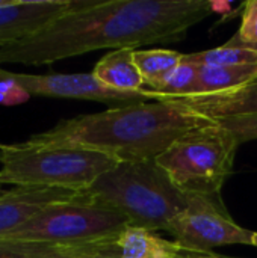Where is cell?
I'll list each match as a JSON object with an SVG mask.
<instances>
[{
    "label": "cell",
    "mask_w": 257,
    "mask_h": 258,
    "mask_svg": "<svg viewBox=\"0 0 257 258\" xmlns=\"http://www.w3.org/2000/svg\"><path fill=\"white\" fill-rule=\"evenodd\" d=\"M229 3L214 0L79 2L39 32L2 45L0 63L47 65L101 48L174 42Z\"/></svg>",
    "instance_id": "cell-1"
},
{
    "label": "cell",
    "mask_w": 257,
    "mask_h": 258,
    "mask_svg": "<svg viewBox=\"0 0 257 258\" xmlns=\"http://www.w3.org/2000/svg\"><path fill=\"white\" fill-rule=\"evenodd\" d=\"M214 122L176 100L142 101L62 119L29 141L103 153L117 162L161 156L176 139Z\"/></svg>",
    "instance_id": "cell-2"
},
{
    "label": "cell",
    "mask_w": 257,
    "mask_h": 258,
    "mask_svg": "<svg viewBox=\"0 0 257 258\" xmlns=\"http://www.w3.org/2000/svg\"><path fill=\"white\" fill-rule=\"evenodd\" d=\"M86 194L97 204L127 218L130 227L165 231L167 225L189 207V195L180 192L156 159L120 162L101 174Z\"/></svg>",
    "instance_id": "cell-3"
},
{
    "label": "cell",
    "mask_w": 257,
    "mask_h": 258,
    "mask_svg": "<svg viewBox=\"0 0 257 258\" xmlns=\"http://www.w3.org/2000/svg\"><path fill=\"white\" fill-rule=\"evenodd\" d=\"M118 163L103 153L85 148L41 145L30 141L0 144V184L85 192Z\"/></svg>",
    "instance_id": "cell-4"
},
{
    "label": "cell",
    "mask_w": 257,
    "mask_h": 258,
    "mask_svg": "<svg viewBox=\"0 0 257 258\" xmlns=\"http://www.w3.org/2000/svg\"><path fill=\"white\" fill-rule=\"evenodd\" d=\"M238 147L236 138L214 121L176 139L156 162L185 195L215 198L232 174Z\"/></svg>",
    "instance_id": "cell-5"
},
{
    "label": "cell",
    "mask_w": 257,
    "mask_h": 258,
    "mask_svg": "<svg viewBox=\"0 0 257 258\" xmlns=\"http://www.w3.org/2000/svg\"><path fill=\"white\" fill-rule=\"evenodd\" d=\"M130 227L120 212L92 200L55 204L0 240H38L83 243L117 239Z\"/></svg>",
    "instance_id": "cell-6"
},
{
    "label": "cell",
    "mask_w": 257,
    "mask_h": 258,
    "mask_svg": "<svg viewBox=\"0 0 257 258\" xmlns=\"http://www.w3.org/2000/svg\"><path fill=\"white\" fill-rule=\"evenodd\" d=\"M174 242L191 251H211L226 245H251L254 231L238 225L211 197L189 195V207L165 228Z\"/></svg>",
    "instance_id": "cell-7"
},
{
    "label": "cell",
    "mask_w": 257,
    "mask_h": 258,
    "mask_svg": "<svg viewBox=\"0 0 257 258\" xmlns=\"http://www.w3.org/2000/svg\"><path fill=\"white\" fill-rule=\"evenodd\" d=\"M3 76L24 89L30 97H55V98H74L91 100L108 104H133L153 98L150 89L136 92L117 91L95 79L92 73H74V74H23L3 70Z\"/></svg>",
    "instance_id": "cell-8"
},
{
    "label": "cell",
    "mask_w": 257,
    "mask_h": 258,
    "mask_svg": "<svg viewBox=\"0 0 257 258\" xmlns=\"http://www.w3.org/2000/svg\"><path fill=\"white\" fill-rule=\"evenodd\" d=\"M91 200L85 192L55 189V187H14L0 198V239L26 224L44 209L71 203Z\"/></svg>",
    "instance_id": "cell-9"
},
{
    "label": "cell",
    "mask_w": 257,
    "mask_h": 258,
    "mask_svg": "<svg viewBox=\"0 0 257 258\" xmlns=\"http://www.w3.org/2000/svg\"><path fill=\"white\" fill-rule=\"evenodd\" d=\"M74 5L76 0H11L0 6V47L39 32Z\"/></svg>",
    "instance_id": "cell-10"
},
{
    "label": "cell",
    "mask_w": 257,
    "mask_h": 258,
    "mask_svg": "<svg viewBox=\"0 0 257 258\" xmlns=\"http://www.w3.org/2000/svg\"><path fill=\"white\" fill-rule=\"evenodd\" d=\"M117 239L83 243L0 240V258H121Z\"/></svg>",
    "instance_id": "cell-11"
},
{
    "label": "cell",
    "mask_w": 257,
    "mask_h": 258,
    "mask_svg": "<svg viewBox=\"0 0 257 258\" xmlns=\"http://www.w3.org/2000/svg\"><path fill=\"white\" fill-rule=\"evenodd\" d=\"M170 100H176L188 109L212 121L239 115H254L257 113V82L230 92L180 97Z\"/></svg>",
    "instance_id": "cell-12"
},
{
    "label": "cell",
    "mask_w": 257,
    "mask_h": 258,
    "mask_svg": "<svg viewBox=\"0 0 257 258\" xmlns=\"http://www.w3.org/2000/svg\"><path fill=\"white\" fill-rule=\"evenodd\" d=\"M117 243L121 258H186L191 251L155 231L138 227H127Z\"/></svg>",
    "instance_id": "cell-13"
},
{
    "label": "cell",
    "mask_w": 257,
    "mask_h": 258,
    "mask_svg": "<svg viewBox=\"0 0 257 258\" xmlns=\"http://www.w3.org/2000/svg\"><path fill=\"white\" fill-rule=\"evenodd\" d=\"M133 50L118 48L105 54L92 70L95 79L117 91L136 92L145 89V82L133 62Z\"/></svg>",
    "instance_id": "cell-14"
},
{
    "label": "cell",
    "mask_w": 257,
    "mask_h": 258,
    "mask_svg": "<svg viewBox=\"0 0 257 258\" xmlns=\"http://www.w3.org/2000/svg\"><path fill=\"white\" fill-rule=\"evenodd\" d=\"M254 82H257V63L221 67L204 65L198 67V80L194 95H214L230 92Z\"/></svg>",
    "instance_id": "cell-15"
},
{
    "label": "cell",
    "mask_w": 257,
    "mask_h": 258,
    "mask_svg": "<svg viewBox=\"0 0 257 258\" xmlns=\"http://www.w3.org/2000/svg\"><path fill=\"white\" fill-rule=\"evenodd\" d=\"M198 80V67L189 62H180L174 70L147 86L153 92L155 101L170 98L191 97L195 92Z\"/></svg>",
    "instance_id": "cell-16"
},
{
    "label": "cell",
    "mask_w": 257,
    "mask_h": 258,
    "mask_svg": "<svg viewBox=\"0 0 257 258\" xmlns=\"http://www.w3.org/2000/svg\"><path fill=\"white\" fill-rule=\"evenodd\" d=\"M183 54L174 50L151 48V50H133V62L138 67L145 86L159 80L177 65H180Z\"/></svg>",
    "instance_id": "cell-17"
},
{
    "label": "cell",
    "mask_w": 257,
    "mask_h": 258,
    "mask_svg": "<svg viewBox=\"0 0 257 258\" xmlns=\"http://www.w3.org/2000/svg\"><path fill=\"white\" fill-rule=\"evenodd\" d=\"M183 62L194 63L197 67L204 65H242V63H257V51L242 47L224 44L217 48L183 54Z\"/></svg>",
    "instance_id": "cell-18"
},
{
    "label": "cell",
    "mask_w": 257,
    "mask_h": 258,
    "mask_svg": "<svg viewBox=\"0 0 257 258\" xmlns=\"http://www.w3.org/2000/svg\"><path fill=\"white\" fill-rule=\"evenodd\" d=\"M220 125L229 130L238 141V144H245L257 139V113L254 115H239L217 119Z\"/></svg>",
    "instance_id": "cell-19"
},
{
    "label": "cell",
    "mask_w": 257,
    "mask_h": 258,
    "mask_svg": "<svg viewBox=\"0 0 257 258\" xmlns=\"http://www.w3.org/2000/svg\"><path fill=\"white\" fill-rule=\"evenodd\" d=\"M257 42V0H248L244 5L242 20L236 35L227 44H256Z\"/></svg>",
    "instance_id": "cell-20"
},
{
    "label": "cell",
    "mask_w": 257,
    "mask_h": 258,
    "mask_svg": "<svg viewBox=\"0 0 257 258\" xmlns=\"http://www.w3.org/2000/svg\"><path fill=\"white\" fill-rule=\"evenodd\" d=\"M186 258H230V257H223V255H218L212 251H189L188 257Z\"/></svg>",
    "instance_id": "cell-21"
},
{
    "label": "cell",
    "mask_w": 257,
    "mask_h": 258,
    "mask_svg": "<svg viewBox=\"0 0 257 258\" xmlns=\"http://www.w3.org/2000/svg\"><path fill=\"white\" fill-rule=\"evenodd\" d=\"M226 44H227V42H226ZM229 45H232V44H229ZM235 45H242V47H247V48H251V50L257 51V42L256 44H235Z\"/></svg>",
    "instance_id": "cell-22"
},
{
    "label": "cell",
    "mask_w": 257,
    "mask_h": 258,
    "mask_svg": "<svg viewBox=\"0 0 257 258\" xmlns=\"http://www.w3.org/2000/svg\"><path fill=\"white\" fill-rule=\"evenodd\" d=\"M251 245H253V246H256V248H257V233H254V234H253V239H251Z\"/></svg>",
    "instance_id": "cell-23"
},
{
    "label": "cell",
    "mask_w": 257,
    "mask_h": 258,
    "mask_svg": "<svg viewBox=\"0 0 257 258\" xmlns=\"http://www.w3.org/2000/svg\"><path fill=\"white\" fill-rule=\"evenodd\" d=\"M11 0H0V6H5V5H8Z\"/></svg>",
    "instance_id": "cell-24"
},
{
    "label": "cell",
    "mask_w": 257,
    "mask_h": 258,
    "mask_svg": "<svg viewBox=\"0 0 257 258\" xmlns=\"http://www.w3.org/2000/svg\"><path fill=\"white\" fill-rule=\"evenodd\" d=\"M0 198H2V190H0Z\"/></svg>",
    "instance_id": "cell-25"
}]
</instances>
